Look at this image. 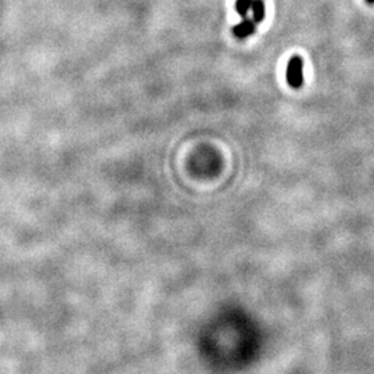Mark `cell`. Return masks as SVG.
<instances>
[{"label": "cell", "mask_w": 374, "mask_h": 374, "mask_svg": "<svg viewBox=\"0 0 374 374\" xmlns=\"http://www.w3.org/2000/svg\"><path fill=\"white\" fill-rule=\"evenodd\" d=\"M287 83L290 88L300 89L304 85V61L300 56H292L287 64Z\"/></svg>", "instance_id": "obj_1"}, {"label": "cell", "mask_w": 374, "mask_h": 374, "mask_svg": "<svg viewBox=\"0 0 374 374\" xmlns=\"http://www.w3.org/2000/svg\"><path fill=\"white\" fill-rule=\"evenodd\" d=\"M251 13H252V21L255 24L262 22L264 18H265V3H264V0H252Z\"/></svg>", "instance_id": "obj_3"}, {"label": "cell", "mask_w": 374, "mask_h": 374, "mask_svg": "<svg viewBox=\"0 0 374 374\" xmlns=\"http://www.w3.org/2000/svg\"><path fill=\"white\" fill-rule=\"evenodd\" d=\"M252 0H236V11L241 18H247V14L251 11Z\"/></svg>", "instance_id": "obj_4"}, {"label": "cell", "mask_w": 374, "mask_h": 374, "mask_svg": "<svg viewBox=\"0 0 374 374\" xmlns=\"http://www.w3.org/2000/svg\"><path fill=\"white\" fill-rule=\"evenodd\" d=\"M366 3L367 5H374V0H366Z\"/></svg>", "instance_id": "obj_5"}, {"label": "cell", "mask_w": 374, "mask_h": 374, "mask_svg": "<svg viewBox=\"0 0 374 374\" xmlns=\"http://www.w3.org/2000/svg\"><path fill=\"white\" fill-rule=\"evenodd\" d=\"M255 29H256V25H255L254 21L248 20V18H243L241 22H239L237 25L233 26L232 33H233L237 39H245V38H248L249 35H252L255 32Z\"/></svg>", "instance_id": "obj_2"}]
</instances>
